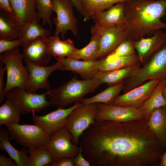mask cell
I'll list each match as a JSON object with an SVG mask.
<instances>
[{"mask_svg": "<svg viewBox=\"0 0 166 166\" xmlns=\"http://www.w3.org/2000/svg\"><path fill=\"white\" fill-rule=\"evenodd\" d=\"M73 6L71 0H55L54 12L56 16L52 18L55 26L54 33L55 36L60 35L63 40L68 31L75 36L78 35V21L74 15Z\"/></svg>", "mask_w": 166, "mask_h": 166, "instance_id": "cell-9", "label": "cell"}, {"mask_svg": "<svg viewBox=\"0 0 166 166\" xmlns=\"http://www.w3.org/2000/svg\"><path fill=\"white\" fill-rule=\"evenodd\" d=\"M149 119L96 121L81 135L84 156L91 166H159L165 149L149 128Z\"/></svg>", "mask_w": 166, "mask_h": 166, "instance_id": "cell-1", "label": "cell"}, {"mask_svg": "<svg viewBox=\"0 0 166 166\" xmlns=\"http://www.w3.org/2000/svg\"><path fill=\"white\" fill-rule=\"evenodd\" d=\"M0 7L5 12L7 16L15 20V15L9 0H0Z\"/></svg>", "mask_w": 166, "mask_h": 166, "instance_id": "cell-38", "label": "cell"}, {"mask_svg": "<svg viewBox=\"0 0 166 166\" xmlns=\"http://www.w3.org/2000/svg\"><path fill=\"white\" fill-rule=\"evenodd\" d=\"M48 166H75L73 159L63 157L56 161H53Z\"/></svg>", "mask_w": 166, "mask_h": 166, "instance_id": "cell-40", "label": "cell"}, {"mask_svg": "<svg viewBox=\"0 0 166 166\" xmlns=\"http://www.w3.org/2000/svg\"><path fill=\"white\" fill-rule=\"evenodd\" d=\"M140 62L137 53L120 57L111 62L104 58L97 60L96 66L100 71H106L117 70Z\"/></svg>", "mask_w": 166, "mask_h": 166, "instance_id": "cell-30", "label": "cell"}, {"mask_svg": "<svg viewBox=\"0 0 166 166\" xmlns=\"http://www.w3.org/2000/svg\"><path fill=\"white\" fill-rule=\"evenodd\" d=\"M48 38L41 37L25 43L22 53L24 60L38 65H46L52 57L48 50Z\"/></svg>", "mask_w": 166, "mask_h": 166, "instance_id": "cell-16", "label": "cell"}, {"mask_svg": "<svg viewBox=\"0 0 166 166\" xmlns=\"http://www.w3.org/2000/svg\"><path fill=\"white\" fill-rule=\"evenodd\" d=\"M160 81L159 80L148 81L122 95H118L114 99L112 105L138 109L150 97Z\"/></svg>", "mask_w": 166, "mask_h": 166, "instance_id": "cell-12", "label": "cell"}, {"mask_svg": "<svg viewBox=\"0 0 166 166\" xmlns=\"http://www.w3.org/2000/svg\"><path fill=\"white\" fill-rule=\"evenodd\" d=\"M80 150L77 155L73 158L75 166H90V164L84 157L82 154V148L81 144L79 145Z\"/></svg>", "mask_w": 166, "mask_h": 166, "instance_id": "cell-37", "label": "cell"}, {"mask_svg": "<svg viewBox=\"0 0 166 166\" xmlns=\"http://www.w3.org/2000/svg\"><path fill=\"white\" fill-rule=\"evenodd\" d=\"M26 69L29 73V79L27 90L35 93L38 89H43L47 91L52 89L48 81L49 75L56 70H59L62 63L57 61L54 64L46 66L35 64L28 61H24Z\"/></svg>", "mask_w": 166, "mask_h": 166, "instance_id": "cell-14", "label": "cell"}, {"mask_svg": "<svg viewBox=\"0 0 166 166\" xmlns=\"http://www.w3.org/2000/svg\"><path fill=\"white\" fill-rule=\"evenodd\" d=\"M37 20H34L25 25L19 27L18 39L23 45L26 42L41 37L48 38L50 36V30L45 29L38 23Z\"/></svg>", "mask_w": 166, "mask_h": 166, "instance_id": "cell-27", "label": "cell"}, {"mask_svg": "<svg viewBox=\"0 0 166 166\" xmlns=\"http://www.w3.org/2000/svg\"><path fill=\"white\" fill-rule=\"evenodd\" d=\"M91 37L88 45L81 49H78L69 57L79 60L94 61V58L100 47L101 36V27L96 23L91 28Z\"/></svg>", "mask_w": 166, "mask_h": 166, "instance_id": "cell-22", "label": "cell"}, {"mask_svg": "<svg viewBox=\"0 0 166 166\" xmlns=\"http://www.w3.org/2000/svg\"><path fill=\"white\" fill-rule=\"evenodd\" d=\"M166 79V41L142 67L139 68L124 81L126 93L149 80Z\"/></svg>", "mask_w": 166, "mask_h": 166, "instance_id": "cell-4", "label": "cell"}, {"mask_svg": "<svg viewBox=\"0 0 166 166\" xmlns=\"http://www.w3.org/2000/svg\"><path fill=\"white\" fill-rule=\"evenodd\" d=\"M62 66L59 70H70L79 74L83 80L96 79L99 70L96 66L97 60L80 61L70 57L56 58Z\"/></svg>", "mask_w": 166, "mask_h": 166, "instance_id": "cell-18", "label": "cell"}, {"mask_svg": "<svg viewBox=\"0 0 166 166\" xmlns=\"http://www.w3.org/2000/svg\"><path fill=\"white\" fill-rule=\"evenodd\" d=\"M127 38L133 42L166 29V0H130L124 3Z\"/></svg>", "mask_w": 166, "mask_h": 166, "instance_id": "cell-2", "label": "cell"}, {"mask_svg": "<svg viewBox=\"0 0 166 166\" xmlns=\"http://www.w3.org/2000/svg\"><path fill=\"white\" fill-rule=\"evenodd\" d=\"M82 104L78 102L67 109L58 108L56 110L42 116L33 114L32 119L34 124L52 135L65 126L68 116Z\"/></svg>", "mask_w": 166, "mask_h": 166, "instance_id": "cell-13", "label": "cell"}, {"mask_svg": "<svg viewBox=\"0 0 166 166\" xmlns=\"http://www.w3.org/2000/svg\"><path fill=\"white\" fill-rule=\"evenodd\" d=\"M23 58L20 49L17 47L0 55V64L6 68L7 79L4 90L6 93L12 88L18 87L27 90L29 73L23 65Z\"/></svg>", "mask_w": 166, "mask_h": 166, "instance_id": "cell-5", "label": "cell"}, {"mask_svg": "<svg viewBox=\"0 0 166 166\" xmlns=\"http://www.w3.org/2000/svg\"><path fill=\"white\" fill-rule=\"evenodd\" d=\"M124 86V81L109 86L101 92L88 98H83L81 102L84 104L102 103L106 105L112 104L115 97L118 95Z\"/></svg>", "mask_w": 166, "mask_h": 166, "instance_id": "cell-29", "label": "cell"}, {"mask_svg": "<svg viewBox=\"0 0 166 166\" xmlns=\"http://www.w3.org/2000/svg\"><path fill=\"white\" fill-rule=\"evenodd\" d=\"M96 121H110L124 122L147 118L138 109L127 106L96 103Z\"/></svg>", "mask_w": 166, "mask_h": 166, "instance_id": "cell-11", "label": "cell"}, {"mask_svg": "<svg viewBox=\"0 0 166 166\" xmlns=\"http://www.w3.org/2000/svg\"><path fill=\"white\" fill-rule=\"evenodd\" d=\"M5 125L12 138L17 143L28 149L44 146L51 138L52 135L35 124L8 123Z\"/></svg>", "mask_w": 166, "mask_h": 166, "instance_id": "cell-7", "label": "cell"}, {"mask_svg": "<svg viewBox=\"0 0 166 166\" xmlns=\"http://www.w3.org/2000/svg\"><path fill=\"white\" fill-rule=\"evenodd\" d=\"M134 42L127 39L121 43L113 51L103 58L109 62L113 61L122 57L136 53Z\"/></svg>", "mask_w": 166, "mask_h": 166, "instance_id": "cell-35", "label": "cell"}, {"mask_svg": "<svg viewBox=\"0 0 166 166\" xmlns=\"http://www.w3.org/2000/svg\"><path fill=\"white\" fill-rule=\"evenodd\" d=\"M166 41V34L163 30L157 31L151 36L134 42L140 62L148 59L160 49Z\"/></svg>", "mask_w": 166, "mask_h": 166, "instance_id": "cell-17", "label": "cell"}, {"mask_svg": "<svg viewBox=\"0 0 166 166\" xmlns=\"http://www.w3.org/2000/svg\"><path fill=\"white\" fill-rule=\"evenodd\" d=\"M49 52L55 58L69 57L78 49L71 39L61 40L58 36H50L48 38Z\"/></svg>", "mask_w": 166, "mask_h": 166, "instance_id": "cell-24", "label": "cell"}, {"mask_svg": "<svg viewBox=\"0 0 166 166\" xmlns=\"http://www.w3.org/2000/svg\"><path fill=\"white\" fill-rule=\"evenodd\" d=\"M74 7L79 12L85 19H87V18L81 0H71Z\"/></svg>", "mask_w": 166, "mask_h": 166, "instance_id": "cell-42", "label": "cell"}, {"mask_svg": "<svg viewBox=\"0 0 166 166\" xmlns=\"http://www.w3.org/2000/svg\"><path fill=\"white\" fill-rule=\"evenodd\" d=\"M9 1L15 15L16 22L19 26H23L34 20L38 21L35 0Z\"/></svg>", "mask_w": 166, "mask_h": 166, "instance_id": "cell-19", "label": "cell"}, {"mask_svg": "<svg viewBox=\"0 0 166 166\" xmlns=\"http://www.w3.org/2000/svg\"><path fill=\"white\" fill-rule=\"evenodd\" d=\"M19 27L15 20L7 16H0V39L13 40L18 38Z\"/></svg>", "mask_w": 166, "mask_h": 166, "instance_id": "cell-33", "label": "cell"}, {"mask_svg": "<svg viewBox=\"0 0 166 166\" xmlns=\"http://www.w3.org/2000/svg\"><path fill=\"white\" fill-rule=\"evenodd\" d=\"M140 62L122 69L106 71H99L96 79L109 86L124 81L140 67Z\"/></svg>", "mask_w": 166, "mask_h": 166, "instance_id": "cell-23", "label": "cell"}, {"mask_svg": "<svg viewBox=\"0 0 166 166\" xmlns=\"http://www.w3.org/2000/svg\"><path fill=\"white\" fill-rule=\"evenodd\" d=\"M97 111L96 103L83 104L68 116L65 126L72 135L73 144L78 145L81 135L89 126L95 122Z\"/></svg>", "mask_w": 166, "mask_h": 166, "instance_id": "cell-8", "label": "cell"}, {"mask_svg": "<svg viewBox=\"0 0 166 166\" xmlns=\"http://www.w3.org/2000/svg\"><path fill=\"white\" fill-rule=\"evenodd\" d=\"M101 27L100 44L99 50L94 58V61L105 58L123 42L128 39L126 24L115 28Z\"/></svg>", "mask_w": 166, "mask_h": 166, "instance_id": "cell-15", "label": "cell"}, {"mask_svg": "<svg viewBox=\"0 0 166 166\" xmlns=\"http://www.w3.org/2000/svg\"><path fill=\"white\" fill-rule=\"evenodd\" d=\"M48 94V91L37 94L15 87L8 91L5 96L22 114L40 112L50 106L45 97Z\"/></svg>", "mask_w": 166, "mask_h": 166, "instance_id": "cell-6", "label": "cell"}, {"mask_svg": "<svg viewBox=\"0 0 166 166\" xmlns=\"http://www.w3.org/2000/svg\"><path fill=\"white\" fill-rule=\"evenodd\" d=\"M159 166H166V148L162 156Z\"/></svg>", "mask_w": 166, "mask_h": 166, "instance_id": "cell-43", "label": "cell"}, {"mask_svg": "<svg viewBox=\"0 0 166 166\" xmlns=\"http://www.w3.org/2000/svg\"><path fill=\"white\" fill-rule=\"evenodd\" d=\"M148 126L161 146L166 148V106L154 109L148 122Z\"/></svg>", "mask_w": 166, "mask_h": 166, "instance_id": "cell-21", "label": "cell"}, {"mask_svg": "<svg viewBox=\"0 0 166 166\" xmlns=\"http://www.w3.org/2000/svg\"><path fill=\"white\" fill-rule=\"evenodd\" d=\"M8 130L0 129V149L6 152L17 164L18 166H28V157L26 152L19 151L14 148L10 144Z\"/></svg>", "mask_w": 166, "mask_h": 166, "instance_id": "cell-25", "label": "cell"}, {"mask_svg": "<svg viewBox=\"0 0 166 166\" xmlns=\"http://www.w3.org/2000/svg\"><path fill=\"white\" fill-rule=\"evenodd\" d=\"M73 140L72 135L65 126L52 135L50 140L44 146L51 153L54 161L63 157L73 158L80 150V147L73 144Z\"/></svg>", "mask_w": 166, "mask_h": 166, "instance_id": "cell-10", "label": "cell"}, {"mask_svg": "<svg viewBox=\"0 0 166 166\" xmlns=\"http://www.w3.org/2000/svg\"><path fill=\"white\" fill-rule=\"evenodd\" d=\"M6 71L5 66L3 67V65L0 64V104H1L4 100L5 95L4 90L5 86L4 81V75Z\"/></svg>", "mask_w": 166, "mask_h": 166, "instance_id": "cell-39", "label": "cell"}, {"mask_svg": "<svg viewBox=\"0 0 166 166\" xmlns=\"http://www.w3.org/2000/svg\"><path fill=\"white\" fill-rule=\"evenodd\" d=\"M101 84L97 79L81 80L74 76L59 87L48 91L50 106L65 108L70 105L81 102L85 95L94 92Z\"/></svg>", "mask_w": 166, "mask_h": 166, "instance_id": "cell-3", "label": "cell"}, {"mask_svg": "<svg viewBox=\"0 0 166 166\" xmlns=\"http://www.w3.org/2000/svg\"><path fill=\"white\" fill-rule=\"evenodd\" d=\"M165 33H166V32H165Z\"/></svg>", "mask_w": 166, "mask_h": 166, "instance_id": "cell-45", "label": "cell"}, {"mask_svg": "<svg viewBox=\"0 0 166 166\" xmlns=\"http://www.w3.org/2000/svg\"><path fill=\"white\" fill-rule=\"evenodd\" d=\"M38 14V21L42 20L43 26L48 25L52 29L51 17L54 11L55 0H35Z\"/></svg>", "mask_w": 166, "mask_h": 166, "instance_id": "cell-32", "label": "cell"}, {"mask_svg": "<svg viewBox=\"0 0 166 166\" xmlns=\"http://www.w3.org/2000/svg\"><path fill=\"white\" fill-rule=\"evenodd\" d=\"M21 114L7 99L0 107V126L8 123L19 124Z\"/></svg>", "mask_w": 166, "mask_h": 166, "instance_id": "cell-34", "label": "cell"}, {"mask_svg": "<svg viewBox=\"0 0 166 166\" xmlns=\"http://www.w3.org/2000/svg\"><path fill=\"white\" fill-rule=\"evenodd\" d=\"M125 2L116 4L101 13L95 23L103 28H115L127 23L124 11Z\"/></svg>", "mask_w": 166, "mask_h": 166, "instance_id": "cell-20", "label": "cell"}, {"mask_svg": "<svg viewBox=\"0 0 166 166\" xmlns=\"http://www.w3.org/2000/svg\"><path fill=\"white\" fill-rule=\"evenodd\" d=\"M87 19L95 20L102 12L118 3L130 0H81Z\"/></svg>", "mask_w": 166, "mask_h": 166, "instance_id": "cell-28", "label": "cell"}, {"mask_svg": "<svg viewBox=\"0 0 166 166\" xmlns=\"http://www.w3.org/2000/svg\"><path fill=\"white\" fill-rule=\"evenodd\" d=\"M162 94L164 98L166 100V82L163 90Z\"/></svg>", "mask_w": 166, "mask_h": 166, "instance_id": "cell-44", "label": "cell"}, {"mask_svg": "<svg viewBox=\"0 0 166 166\" xmlns=\"http://www.w3.org/2000/svg\"><path fill=\"white\" fill-rule=\"evenodd\" d=\"M21 41L18 39L15 40L0 39V53L13 50L22 45Z\"/></svg>", "mask_w": 166, "mask_h": 166, "instance_id": "cell-36", "label": "cell"}, {"mask_svg": "<svg viewBox=\"0 0 166 166\" xmlns=\"http://www.w3.org/2000/svg\"><path fill=\"white\" fill-rule=\"evenodd\" d=\"M166 79L160 80L150 97L138 109L146 118H149L152 110L162 106H166V100L162 91Z\"/></svg>", "mask_w": 166, "mask_h": 166, "instance_id": "cell-26", "label": "cell"}, {"mask_svg": "<svg viewBox=\"0 0 166 166\" xmlns=\"http://www.w3.org/2000/svg\"><path fill=\"white\" fill-rule=\"evenodd\" d=\"M11 158H8L3 154L0 155V166H18Z\"/></svg>", "mask_w": 166, "mask_h": 166, "instance_id": "cell-41", "label": "cell"}, {"mask_svg": "<svg viewBox=\"0 0 166 166\" xmlns=\"http://www.w3.org/2000/svg\"><path fill=\"white\" fill-rule=\"evenodd\" d=\"M28 166H48L53 161L52 155L44 146L28 149Z\"/></svg>", "mask_w": 166, "mask_h": 166, "instance_id": "cell-31", "label": "cell"}]
</instances>
